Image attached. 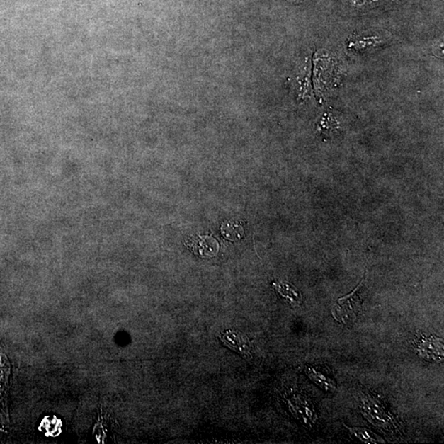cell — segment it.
Returning <instances> with one entry per match:
<instances>
[{
	"label": "cell",
	"instance_id": "cell-1",
	"mask_svg": "<svg viewBox=\"0 0 444 444\" xmlns=\"http://www.w3.org/2000/svg\"><path fill=\"white\" fill-rule=\"evenodd\" d=\"M364 283V279L354 290L343 298H340L331 309L335 320L346 326L355 323L357 316L362 308V300L360 297V288Z\"/></svg>",
	"mask_w": 444,
	"mask_h": 444
},
{
	"label": "cell",
	"instance_id": "cell-2",
	"mask_svg": "<svg viewBox=\"0 0 444 444\" xmlns=\"http://www.w3.org/2000/svg\"><path fill=\"white\" fill-rule=\"evenodd\" d=\"M418 350L423 358L437 360H440L443 358V343L440 338H431L422 340Z\"/></svg>",
	"mask_w": 444,
	"mask_h": 444
},
{
	"label": "cell",
	"instance_id": "cell-3",
	"mask_svg": "<svg viewBox=\"0 0 444 444\" xmlns=\"http://www.w3.org/2000/svg\"><path fill=\"white\" fill-rule=\"evenodd\" d=\"M273 287L275 290L283 296V298L287 300L288 302L296 307L302 302V297H301L300 293L298 290L287 283H274Z\"/></svg>",
	"mask_w": 444,
	"mask_h": 444
},
{
	"label": "cell",
	"instance_id": "cell-4",
	"mask_svg": "<svg viewBox=\"0 0 444 444\" xmlns=\"http://www.w3.org/2000/svg\"><path fill=\"white\" fill-rule=\"evenodd\" d=\"M222 232L224 237L234 241V239H238L242 237L244 229L241 224L239 223L227 222L223 224Z\"/></svg>",
	"mask_w": 444,
	"mask_h": 444
},
{
	"label": "cell",
	"instance_id": "cell-5",
	"mask_svg": "<svg viewBox=\"0 0 444 444\" xmlns=\"http://www.w3.org/2000/svg\"><path fill=\"white\" fill-rule=\"evenodd\" d=\"M350 431L352 433H355V436L358 437L360 440L365 443H377L381 442V440L379 437H376L374 433H372L370 431L365 430V428H350Z\"/></svg>",
	"mask_w": 444,
	"mask_h": 444
}]
</instances>
